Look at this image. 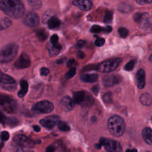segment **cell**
Returning a JSON list of instances; mask_svg holds the SVG:
<instances>
[{
	"instance_id": "cell-1",
	"label": "cell",
	"mask_w": 152,
	"mask_h": 152,
	"mask_svg": "<svg viewBox=\"0 0 152 152\" xmlns=\"http://www.w3.org/2000/svg\"><path fill=\"white\" fill-rule=\"evenodd\" d=\"M0 8L8 15L14 18H21L25 12L23 3L17 0H1Z\"/></svg>"
},
{
	"instance_id": "cell-2",
	"label": "cell",
	"mask_w": 152,
	"mask_h": 152,
	"mask_svg": "<svg viewBox=\"0 0 152 152\" xmlns=\"http://www.w3.org/2000/svg\"><path fill=\"white\" fill-rule=\"evenodd\" d=\"M107 128L112 135L119 137L121 136L125 131V124L121 117L118 115H113L108 119Z\"/></svg>"
},
{
	"instance_id": "cell-3",
	"label": "cell",
	"mask_w": 152,
	"mask_h": 152,
	"mask_svg": "<svg viewBox=\"0 0 152 152\" xmlns=\"http://www.w3.org/2000/svg\"><path fill=\"white\" fill-rule=\"evenodd\" d=\"M18 50V45L15 43H10L4 46L0 52V62L8 63L17 56Z\"/></svg>"
},
{
	"instance_id": "cell-4",
	"label": "cell",
	"mask_w": 152,
	"mask_h": 152,
	"mask_svg": "<svg viewBox=\"0 0 152 152\" xmlns=\"http://www.w3.org/2000/svg\"><path fill=\"white\" fill-rule=\"evenodd\" d=\"M102 146H103L108 152H122V147L118 142L110 139L101 138L95 147L99 149Z\"/></svg>"
},
{
	"instance_id": "cell-5",
	"label": "cell",
	"mask_w": 152,
	"mask_h": 152,
	"mask_svg": "<svg viewBox=\"0 0 152 152\" xmlns=\"http://www.w3.org/2000/svg\"><path fill=\"white\" fill-rule=\"evenodd\" d=\"M72 100L75 104L83 106H90L93 104V99L88 93L80 91L74 93Z\"/></svg>"
},
{
	"instance_id": "cell-6",
	"label": "cell",
	"mask_w": 152,
	"mask_h": 152,
	"mask_svg": "<svg viewBox=\"0 0 152 152\" xmlns=\"http://www.w3.org/2000/svg\"><path fill=\"white\" fill-rule=\"evenodd\" d=\"M121 61L122 60L120 58H113L104 61L97 66V69L100 72H110L116 69Z\"/></svg>"
},
{
	"instance_id": "cell-7",
	"label": "cell",
	"mask_w": 152,
	"mask_h": 152,
	"mask_svg": "<svg viewBox=\"0 0 152 152\" xmlns=\"http://www.w3.org/2000/svg\"><path fill=\"white\" fill-rule=\"evenodd\" d=\"M0 106L8 113H14L17 109V103L11 97L0 94Z\"/></svg>"
},
{
	"instance_id": "cell-8",
	"label": "cell",
	"mask_w": 152,
	"mask_h": 152,
	"mask_svg": "<svg viewBox=\"0 0 152 152\" xmlns=\"http://www.w3.org/2000/svg\"><path fill=\"white\" fill-rule=\"evenodd\" d=\"M53 109V104L48 101L43 100L34 104L31 108L32 111L37 114L48 113L51 112Z\"/></svg>"
},
{
	"instance_id": "cell-9",
	"label": "cell",
	"mask_w": 152,
	"mask_h": 152,
	"mask_svg": "<svg viewBox=\"0 0 152 152\" xmlns=\"http://www.w3.org/2000/svg\"><path fill=\"white\" fill-rule=\"evenodd\" d=\"M13 142L15 145L21 147L33 148L34 145V142L27 137L24 135H17L13 138Z\"/></svg>"
},
{
	"instance_id": "cell-10",
	"label": "cell",
	"mask_w": 152,
	"mask_h": 152,
	"mask_svg": "<svg viewBox=\"0 0 152 152\" xmlns=\"http://www.w3.org/2000/svg\"><path fill=\"white\" fill-rule=\"evenodd\" d=\"M24 24L31 27H34L39 24V17L38 15L34 12H28L24 16L23 19Z\"/></svg>"
},
{
	"instance_id": "cell-11",
	"label": "cell",
	"mask_w": 152,
	"mask_h": 152,
	"mask_svg": "<svg viewBox=\"0 0 152 152\" xmlns=\"http://www.w3.org/2000/svg\"><path fill=\"white\" fill-rule=\"evenodd\" d=\"M59 121L60 118L58 116L50 115L41 119L40 121V123L43 126L48 129H52L58 125Z\"/></svg>"
},
{
	"instance_id": "cell-12",
	"label": "cell",
	"mask_w": 152,
	"mask_h": 152,
	"mask_svg": "<svg viewBox=\"0 0 152 152\" xmlns=\"http://www.w3.org/2000/svg\"><path fill=\"white\" fill-rule=\"evenodd\" d=\"M31 64L30 57L26 53H23L14 64V66L17 69H24L30 66Z\"/></svg>"
},
{
	"instance_id": "cell-13",
	"label": "cell",
	"mask_w": 152,
	"mask_h": 152,
	"mask_svg": "<svg viewBox=\"0 0 152 152\" xmlns=\"http://www.w3.org/2000/svg\"><path fill=\"white\" fill-rule=\"evenodd\" d=\"M59 106L62 110L68 112L71 110L75 106V103H74L72 99L69 96L64 97L59 102Z\"/></svg>"
},
{
	"instance_id": "cell-14",
	"label": "cell",
	"mask_w": 152,
	"mask_h": 152,
	"mask_svg": "<svg viewBox=\"0 0 152 152\" xmlns=\"http://www.w3.org/2000/svg\"><path fill=\"white\" fill-rule=\"evenodd\" d=\"M138 23L141 28L145 30L149 29L151 27V21L149 14L147 12L141 14L140 18L138 21Z\"/></svg>"
},
{
	"instance_id": "cell-15",
	"label": "cell",
	"mask_w": 152,
	"mask_h": 152,
	"mask_svg": "<svg viewBox=\"0 0 152 152\" xmlns=\"http://www.w3.org/2000/svg\"><path fill=\"white\" fill-rule=\"evenodd\" d=\"M121 77L119 75H110L103 77L102 82L104 86L109 87L119 83L121 81Z\"/></svg>"
},
{
	"instance_id": "cell-16",
	"label": "cell",
	"mask_w": 152,
	"mask_h": 152,
	"mask_svg": "<svg viewBox=\"0 0 152 152\" xmlns=\"http://www.w3.org/2000/svg\"><path fill=\"white\" fill-rule=\"evenodd\" d=\"M136 81L137 87L142 89L145 85V74L143 69H140L136 74Z\"/></svg>"
},
{
	"instance_id": "cell-17",
	"label": "cell",
	"mask_w": 152,
	"mask_h": 152,
	"mask_svg": "<svg viewBox=\"0 0 152 152\" xmlns=\"http://www.w3.org/2000/svg\"><path fill=\"white\" fill-rule=\"evenodd\" d=\"M72 4L83 11H88L92 7V2L88 0H75Z\"/></svg>"
},
{
	"instance_id": "cell-18",
	"label": "cell",
	"mask_w": 152,
	"mask_h": 152,
	"mask_svg": "<svg viewBox=\"0 0 152 152\" xmlns=\"http://www.w3.org/2000/svg\"><path fill=\"white\" fill-rule=\"evenodd\" d=\"M142 136L145 142L148 145L152 143V131L150 128H145L142 131Z\"/></svg>"
},
{
	"instance_id": "cell-19",
	"label": "cell",
	"mask_w": 152,
	"mask_h": 152,
	"mask_svg": "<svg viewBox=\"0 0 152 152\" xmlns=\"http://www.w3.org/2000/svg\"><path fill=\"white\" fill-rule=\"evenodd\" d=\"M98 79L97 74H84L81 75L80 80L84 83H94Z\"/></svg>"
},
{
	"instance_id": "cell-20",
	"label": "cell",
	"mask_w": 152,
	"mask_h": 152,
	"mask_svg": "<svg viewBox=\"0 0 152 152\" xmlns=\"http://www.w3.org/2000/svg\"><path fill=\"white\" fill-rule=\"evenodd\" d=\"M0 83L5 84H14L15 81L11 76L0 71Z\"/></svg>"
},
{
	"instance_id": "cell-21",
	"label": "cell",
	"mask_w": 152,
	"mask_h": 152,
	"mask_svg": "<svg viewBox=\"0 0 152 152\" xmlns=\"http://www.w3.org/2000/svg\"><path fill=\"white\" fill-rule=\"evenodd\" d=\"M20 90L18 92V96L19 97H23L27 93L28 88V83L26 80L20 81Z\"/></svg>"
},
{
	"instance_id": "cell-22",
	"label": "cell",
	"mask_w": 152,
	"mask_h": 152,
	"mask_svg": "<svg viewBox=\"0 0 152 152\" xmlns=\"http://www.w3.org/2000/svg\"><path fill=\"white\" fill-rule=\"evenodd\" d=\"M140 102L142 104L145 106H150L152 102L150 94L147 93L142 94L140 97Z\"/></svg>"
},
{
	"instance_id": "cell-23",
	"label": "cell",
	"mask_w": 152,
	"mask_h": 152,
	"mask_svg": "<svg viewBox=\"0 0 152 152\" xmlns=\"http://www.w3.org/2000/svg\"><path fill=\"white\" fill-rule=\"evenodd\" d=\"M47 23H48V26L49 28L54 29V28L58 27L60 25L61 21L56 17L53 16L48 20V21Z\"/></svg>"
},
{
	"instance_id": "cell-24",
	"label": "cell",
	"mask_w": 152,
	"mask_h": 152,
	"mask_svg": "<svg viewBox=\"0 0 152 152\" xmlns=\"http://www.w3.org/2000/svg\"><path fill=\"white\" fill-rule=\"evenodd\" d=\"M61 49H62V46L59 44H58L56 46L52 45L51 46H49L48 48V52H49V56L51 57H54L57 56L59 53Z\"/></svg>"
},
{
	"instance_id": "cell-25",
	"label": "cell",
	"mask_w": 152,
	"mask_h": 152,
	"mask_svg": "<svg viewBox=\"0 0 152 152\" xmlns=\"http://www.w3.org/2000/svg\"><path fill=\"white\" fill-rule=\"evenodd\" d=\"M36 36L37 37V38L40 41L45 40L48 36V33L47 31L43 28L38 29L36 32Z\"/></svg>"
},
{
	"instance_id": "cell-26",
	"label": "cell",
	"mask_w": 152,
	"mask_h": 152,
	"mask_svg": "<svg viewBox=\"0 0 152 152\" xmlns=\"http://www.w3.org/2000/svg\"><path fill=\"white\" fill-rule=\"evenodd\" d=\"M12 24L11 21L8 18L4 17L0 20V31L7 28Z\"/></svg>"
},
{
	"instance_id": "cell-27",
	"label": "cell",
	"mask_w": 152,
	"mask_h": 152,
	"mask_svg": "<svg viewBox=\"0 0 152 152\" xmlns=\"http://www.w3.org/2000/svg\"><path fill=\"white\" fill-rule=\"evenodd\" d=\"M118 10L119 11H121V12L127 13V12H129L131 11L132 7L129 4L122 3V4H121L119 5Z\"/></svg>"
},
{
	"instance_id": "cell-28",
	"label": "cell",
	"mask_w": 152,
	"mask_h": 152,
	"mask_svg": "<svg viewBox=\"0 0 152 152\" xmlns=\"http://www.w3.org/2000/svg\"><path fill=\"white\" fill-rule=\"evenodd\" d=\"M58 128L62 131H68L70 130L69 125L65 122L59 121L58 124Z\"/></svg>"
},
{
	"instance_id": "cell-29",
	"label": "cell",
	"mask_w": 152,
	"mask_h": 152,
	"mask_svg": "<svg viewBox=\"0 0 152 152\" xmlns=\"http://www.w3.org/2000/svg\"><path fill=\"white\" fill-rule=\"evenodd\" d=\"M113 20V12L110 11H107L103 18V21L105 23H110Z\"/></svg>"
},
{
	"instance_id": "cell-30",
	"label": "cell",
	"mask_w": 152,
	"mask_h": 152,
	"mask_svg": "<svg viewBox=\"0 0 152 152\" xmlns=\"http://www.w3.org/2000/svg\"><path fill=\"white\" fill-rule=\"evenodd\" d=\"M52 14V11H50V10H48V11H46L44 14H43V15L42 16V21L43 23H47L48 21V20L51 18L53 16L51 15Z\"/></svg>"
},
{
	"instance_id": "cell-31",
	"label": "cell",
	"mask_w": 152,
	"mask_h": 152,
	"mask_svg": "<svg viewBox=\"0 0 152 152\" xmlns=\"http://www.w3.org/2000/svg\"><path fill=\"white\" fill-rule=\"evenodd\" d=\"M76 74V68H71L65 75V79H70L72 78Z\"/></svg>"
},
{
	"instance_id": "cell-32",
	"label": "cell",
	"mask_w": 152,
	"mask_h": 152,
	"mask_svg": "<svg viewBox=\"0 0 152 152\" xmlns=\"http://www.w3.org/2000/svg\"><path fill=\"white\" fill-rule=\"evenodd\" d=\"M103 100L106 103H110L112 102V96L110 92L105 93L103 96Z\"/></svg>"
},
{
	"instance_id": "cell-33",
	"label": "cell",
	"mask_w": 152,
	"mask_h": 152,
	"mask_svg": "<svg viewBox=\"0 0 152 152\" xmlns=\"http://www.w3.org/2000/svg\"><path fill=\"white\" fill-rule=\"evenodd\" d=\"M118 33L120 36L122 38H125L128 35V30L124 27H120L118 29Z\"/></svg>"
},
{
	"instance_id": "cell-34",
	"label": "cell",
	"mask_w": 152,
	"mask_h": 152,
	"mask_svg": "<svg viewBox=\"0 0 152 152\" xmlns=\"http://www.w3.org/2000/svg\"><path fill=\"white\" fill-rule=\"evenodd\" d=\"M135 62L134 60H131L129 62H128L125 65V67H124V69L126 70V71H131L134 69V66H135Z\"/></svg>"
},
{
	"instance_id": "cell-35",
	"label": "cell",
	"mask_w": 152,
	"mask_h": 152,
	"mask_svg": "<svg viewBox=\"0 0 152 152\" xmlns=\"http://www.w3.org/2000/svg\"><path fill=\"white\" fill-rule=\"evenodd\" d=\"M90 31L92 33H98L100 32H102L103 31V27L98 26V25H93L91 28Z\"/></svg>"
},
{
	"instance_id": "cell-36",
	"label": "cell",
	"mask_w": 152,
	"mask_h": 152,
	"mask_svg": "<svg viewBox=\"0 0 152 152\" xmlns=\"http://www.w3.org/2000/svg\"><path fill=\"white\" fill-rule=\"evenodd\" d=\"M29 5L34 8H39L41 7V1H28Z\"/></svg>"
},
{
	"instance_id": "cell-37",
	"label": "cell",
	"mask_w": 152,
	"mask_h": 152,
	"mask_svg": "<svg viewBox=\"0 0 152 152\" xmlns=\"http://www.w3.org/2000/svg\"><path fill=\"white\" fill-rule=\"evenodd\" d=\"M58 36L56 34H53L51 37H50V42L52 43V45L53 46H56L58 45Z\"/></svg>"
},
{
	"instance_id": "cell-38",
	"label": "cell",
	"mask_w": 152,
	"mask_h": 152,
	"mask_svg": "<svg viewBox=\"0 0 152 152\" xmlns=\"http://www.w3.org/2000/svg\"><path fill=\"white\" fill-rule=\"evenodd\" d=\"M104 42H105V40L103 39V38H97L95 42H94V44L96 46H102L104 45Z\"/></svg>"
},
{
	"instance_id": "cell-39",
	"label": "cell",
	"mask_w": 152,
	"mask_h": 152,
	"mask_svg": "<svg viewBox=\"0 0 152 152\" xmlns=\"http://www.w3.org/2000/svg\"><path fill=\"white\" fill-rule=\"evenodd\" d=\"M8 118L1 111H0V123L2 124H5L7 122Z\"/></svg>"
},
{
	"instance_id": "cell-40",
	"label": "cell",
	"mask_w": 152,
	"mask_h": 152,
	"mask_svg": "<svg viewBox=\"0 0 152 152\" xmlns=\"http://www.w3.org/2000/svg\"><path fill=\"white\" fill-rule=\"evenodd\" d=\"M1 135V137L2 140H3V141H7L10 138V134L7 131H2L1 132V135Z\"/></svg>"
},
{
	"instance_id": "cell-41",
	"label": "cell",
	"mask_w": 152,
	"mask_h": 152,
	"mask_svg": "<svg viewBox=\"0 0 152 152\" xmlns=\"http://www.w3.org/2000/svg\"><path fill=\"white\" fill-rule=\"evenodd\" d=\"M49 72H50L49 70L45 67H43L40 69V75L42 76L47 75L48 74H49Z\"/></svg>"
},
{
	"instance_id": "cell-42",
	"label": "cell",
	"mask_w": 152,
	"mask_h": 152,
	"mask_svg": "<svg viewBox=\"0 0 152 152\" xmlns=\"http://www.w3.org/2000/svg\"><path fill=\"white\" fill-rule=\"evenodd\" d=\"M55 150H56V147L54 146L53 145H50L46 148V152H55Z\"/></svg>"
},
{
	"instance_id": "cell-43",
	"label": "cell",
	"mask_w": 152,
	"mask_h": 152,
	"mask_svg": "<svg viewBox=\"0 0 152 152\" xmlns=\"http://www.w3.org/2000/svg\"><path fill=\"white\" fill-rule=\"evenodd\" d=\"M85 45H86V42L84 40H80L77 42L76 46L78 48H83L85 46Z\"/></svg>"
},
{
	"instance_id": "cell-44",
	"label": "cell",
	"mask_w": 152,
	"mask_h": 152,
	"mask_svg": "<svg viewBox=\"0 0 152 152\" xmlns=\"http://www.w3.org/2000/svg\"><path fill=\"white\" fill-rule=\"evenodd\" d=\"M137 4L140 5H144L146 4H150L152 2L151 0H140V1H136Z\"/></svg>"
},
{
	"instance_id": "cell-45",
	"label": "cell",
	"mask_w": 152,
	"mask_h": 152,
	"mask_svg": "<svg viewBox=\"0 0 152 152\" xmlns=\"http://www.w3.org/2000/svg\"><path fill=\"white\" fill-rule=\"evenodd\" d=\"M112 30V27L110 26H107L106 27H103V32L106 33H109L110 32H111Z\"/></svg>"
},
{
	"instance_id": "cell-46",
	"label": "cell",
	"mask_w": 152,
	"mask_h": 152,
	"mask_svg": "<svg viewBox=\"0 0 152 152\" xmlns=\"http://www.w3.org/2000/svg\"><path fill=\"white\" fill-rule=\"evenodd\" d=\"M74 62H75L74 59L71 58V59H70L68 61V62L66 63V65H67L68 67H71V66H72V65L74 64Z\"/></svg>"
},
{
	"instance_id": "cell-47",
	"label": "cell",
	"mask_w": 152,
	"mask_h": 152,
	"mask_svg": "<svg viewBox=\"0 0 152 152\" xmlns=\"http://www.w3.org/2000/svg\"><path fill=\"white\" fill-rule=\"evenodd\" d=\"M141 14H140V13H136V14H135V15H134V17H133L134 20L135 21L138 22V21H139L140 18V17H141Z\"/></svg>"
},
{
	"instance_id": "cell-48",
	"label": "cell",
	"mask_w": 152,
	"mask_h": 152,
	"mask_svg": "<svg viewBox=\"0 0 152 152\" xmlns=\"http://www.w3.org/2000/svg\"><path fill=\"white\" fill-rule=\"evenodd\" d=\"M77 56L78 58H80V59H83L84 58V53L81 52V51H79L77 54Z\"/></svg>"
},
{
	"instance_id": "cell-49",
	"label": "cell",
	"mask_w": 152,
	"mask_h": 152,
	"mask_svg": "<svg viewBox=\"0 0 152 152\" xmlns=\"http://www.w3.org/2000/svg\"><path fill=\"white\" fill-rule=\"evenodd\" d=\"M92 90H93V91L94 92V93H95L96 94H97V93H98V91H99V87H98V86H94V87H93V88H92Z\"/></svg>"
},
{
	"instance_id": "cell-50",
	"label": "cell",
	"mask_w": 152,
	"mask_h": 152,
	"mask_svg": "<svg viewBox=\"0 0 152 152\" xmlns=\"http://www.w3.org/2000/svg\"><path fill=\"white\" fill-rule=\"evenodd\" d=\"M33 129L34 130V131L36 132H39L40 131V128L38 126V125H34L33 126Z\"/></svg>"
},
{
	"instance_id": "cell-51",
	"label": "cell",
	"mask_w": 152,
	"mask_h": 152,
	"mask_svg": "<svg viewBox=\"0 0 152 152\" xmlns=\"http://www.w3.org/2000/svg\"><path fill=\"white\" fill-rule=\"evenodd\" d=\"M125 152H138V151L136 148H132V149H127Z\"/></svg>"
},
{
	"instance_id": "cell-52",
	"label": "cell",
	"mask_w": 152,
	"mask_h": 152,
	"mask_svg": "<svg viewBox=\"0 0 152 152\" xmlns=\"http://www.w3.org/2000/svg\"><path fill=\"white\" fill-rule=\"evenodd\" d=\"M3 145H4V142H3V140H2L1 135H0V151H1V149L3 147Z\"/></svg>"
},
{
	"instance_id": "cell-53",
	"label": "cell",
	"mask_w": 152,
	"mask_h": 152,
	"mask_svg": "<svg viewBox=\"0 0 152 152\" xmlns=\"http://www.w3.org/2000/svg\"><path fill=\"white\" fill-rule=\"evenodd\" d=\"M65 61V58H61V59H59V60H58L56 62H57L58 64H61V63H63Z\"/></svg>"
}]
</instances>
